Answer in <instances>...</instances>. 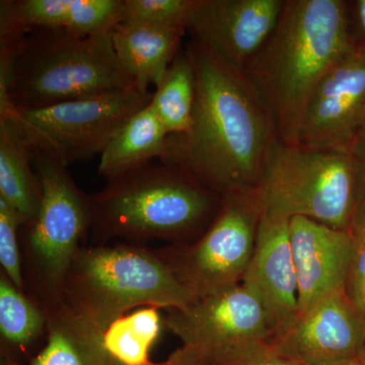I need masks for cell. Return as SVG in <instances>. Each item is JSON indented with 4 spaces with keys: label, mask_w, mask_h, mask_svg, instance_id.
Here are the masks:
<instances>
[{
    "label": "cell",
    "mask_w": 365,
    "mask_h": 365,
    "mask_svg": "<svg viewBox=\"0 0 365 365\" xmlns=\"http://www.w3.org/2000/svg\"><path fill=\"white\" fill-rule=\"evenodd\" d=\"M182 29L117 24L112 29L113 46L120 63L139 90L162 83L173 60L182 49Z\"/></svg>",
    "instance_id": "16"
},
{
    "label": "cell",
    "mask_w": 365,
    "mask_h": 365,
    "mask_svg": "<svg viewBox=\"0 0 365 365\" xmlns=\"http://www.w3.org/2000/svg\"><path fill=\"white\" fill-rule=\"evenodd\" d=\"M132 86L135 83L118 59L111 32L31 28L0 83V109H41Z\"/></svg>",
    "instance_id": "4"
},
{
    "label": "cell",
    "mask_w": 365,
    "mask_h": 365,
    "mask_svg": "<svg viewBox=\"0 0 365 365\" xmlns=\"http://www.w3.org/2000/svg\"><path fill=\"white\" fill-rule=\"evenodd\" d=\"M289 225V218L262 213L253 256L242 281L263 300L277 329L276 335L294 325L299 317Z\"/></svg>",
    "instance_id": "15"
},
{
    "label": "cell",
    "mask_w": 365,
    "mask_h": 365,
    "mask_svg": "<svg viewBox=\"0 0 365 365\" xmlns=\"http://www.w3.org/2000/svg\"><path fill=\"white\" fill-rule=\"evenodd\" d=\"M23 218L6 201L0 199V264L1 272L25 292L26 280L19 250V230L24 225Z\"/></svg>",
    "instance_id": "26"
},
{
    "label": "cell",
    "mask_w": 365,
    "mask_h": 365,
    "mask_svg": "<svg viewBox=\"0 0 365 365\" xmlns=\"http://www.w3.org/2000/svg\"><path fill=\"white\" fill-rule=\"evenodd\" d=\"M365 134V46L355 45L319 81L294 143L352 155Z\"/></svg>",
    "instance_id": "11"
},
{
    "label": "cell",
    "mask_w": 365,
    "mask_h": 365,
    "mask_svg": "<svg viewBox=\"0 0 365 365\" xmlns=\"http://www.w3.org/2000/svg\"><path fill=\"white\" fill-rule=\"evenodd\" d=\"M220 203L222 195L184 170L150 163L91 196V232L98 245L112 239L134 245L153 240L188 244L208 230Z\"/></svg>",
    "instance_id": "3"
},
{
    "label": "cell",
    "mask_w": 365,
    "mask_h": 365,
    "mask_svg": "<svg viewBox=\"0 0 365 365\" xmlns=\"http://www.w3.org/2000/svg\"><path fill=\"white\" fill-rule=\"evenodd\" d=\"M29 28L21 16L18 0L0 1V83L6 81L11 62Z\"/></svg>",
    "instance_id": "27"
},
{
    "label": "cell",
    "mask_w": 365,
    "mask_h": 365,
    "mask_svg": "<svg viewBox=\"0 0 365 365\" xmlns=\"http://www.w3.org/2000/svg\"><path fill=\"white\" fill-rule=\"evenodd\" d=\"M47 318L42 309L9 278L0 274V333L16 347H28L46 331Z\"/></svg>",
    "instance_id": "23"
},
{
    "label": "cell",
    "mask_w": 365,
    "mask_h": 365,
    "mask_svg": "<svg viewBox=\"0 0 365 365\" xmlns=\"http://www.w3.org/2000/svg\"><path fill=\"white\" fill-rule=\"evenodd\" d=\"M262 213L257 188L227 192L215 220L196 242L155 252L197 299L215 294L244 279Z\"/></svg>",
    "instance_id": "9"
},
{
    "label": "cell",
    "mask_w": 365,
    "mask_h": 365,
    "mask_svg": "<svg viewBox=\"0 0 365 365\" xmlns=\"http://www.w3.org/2000/svg\"><path fill=\"white\" fill-rule=\"evenodd\" d=\"M353 289H354V299H353L365 314V276L353 280Z\"/></svg>",
    "instance_id": "31"
},
{
    "label": "cell",
    "mask_w": 365,
    "mask_h": 365,
    "mask_svg": "<svg viewBox=\"0 0 365 365\" xmlns=\"http://www.w3.org/2000/svg\"><path fill=\"white\" fill-rule=\"evenodd\" d=\"M365 343V314L346 287L331 292L269 341L274 350L302 365H330L356 359Z\"/></svg>",
    "instance_id": "13"
},
{
    "label": "cell",
    "mask_w": 365,
    "mask_h": 365,
    "mask_svg": "<svg viewBox=\"0 0 365 365\" xmlns=\"http://www.w3.org/2000/svg\"><path fill=\"white\" fill-rule=\"evenodd\" d=\"M158 307H141L117 319L103 334L105 349L111 359L124 365H148V355L165 319Z\"/></svg>",
    "instance_id": "22"
},
{
    "label": "cell",
    "mask_w": 365,
    "mask_h": 365,
    "mask_svg": "<svg viewBox=\"0 0 365 365\" xmlns=\"http://www.w3.org/2000/svg\"><path fill=\"white\" fill-rule=\"evenodd\" d=\"M354 241L352 264L353 280L365 276V203L355 208L349 227Z\"/></svg>",
    "instance_id": "28"
},
{
    "label": "cell",
    "mask_w": 365,
    "mask_h": 365,
    "mask_svg": "<svg viewBox=\"0 0 365 365\" xmlns=\"http://www.w3.org/2000/svg\"><path fill=\"white\" fill-rule=\"evenodd\" d=\"M168 132L150 103L115 134L101 155L98 174L108 181L123 176L163 155Z\"/></svg>",
    "instance_id": "18"
},
{
    "label": "cell",
    "mask_w": 365,
    "mask_h": 365,
    "mask_svg": "<svg viewBox=\"0 0 365 365\" xmlns=\"http://www.w3.org/2000/svg\"><path fill=\"white\" fill-rule=\"evenodd\" d=\"M357 170L352 155L279 138L271 146L257 186L263 212L309 218L349 230Z\"/></svg>",
    "instance_id": "6"
},
{
    "label": "cell",
    "mask_w": 365,
    "mask_h": 365,
    "mask_svg": "<svg viewBox=\"0 0 365 365\" xmlns=\"http://www.w3.org/2000/svg\"><path fill=\"white\" fill-rule=\"evenodd\" d=\"M289 235L299 316L326 295L346 287L354 259V241L349 230L302 216L290 218Z\"/></svg>",
    "instance_id": "14"
},
{
    "label": "cell",
    "mask_w": 365,
    "mask_h": 365,
    "mask_svg": "<svg viewBox=\"0 0 365 365\" xmlns=\"http://www.w3.org/2000/svg\"><path fill=\"white\" fill-rule=\"evenodd\" d=\"M153 93L137 86L62 104L20 110L0 109L32 150L40 151L67 168L102 155L113 137Z\"/></svg>",
    "instance_id": "8"
},
{
    "label": "cell",
    "mask_w": 365,
    "mask_h": 365,
    "mask_svg": "<svg viewBox=\"0 0 365 365\" xmlns=\"http://www.w3.org/2000/svg\"><path fill=\"white\" fill-rule=\"evenodd\" d=\"M196 299L155 250L129 242L81 248L62 292V302L102 333L132 309H181Z\"/></svg>",
    "instance_id": "5"
},
{
    "label": "cell",
    "mask_w": 365,
    "mask_h": 365,
    "mask_svg": "<svg viewBox=\"0 0 365 365\" xmlns=\"http://www.w3.org/2000/svg\"><path fill=\"white\" fill-rule=\"evenodd\" d=\"M31 150V148H30ZM42 189L37 216L23 225L26 275L41 307L61 304L67 272L91 227V196L72 181L66 168L32 150Z\"/></svg>",
    "instance_id": "7"
},
{
    "label": "cell",
    "mask_w": 365,
    "mask_h": 365,
    "mask_svg": "<svg viewBox=\"0 0 365 365\" xmlns=\"http://www.w3.org/2000/svg\"><path fill=\"white\" fill-rule=\"evenodd\" d=\"M297 365H302L299 364H295ZM330 365H365L364 362L360 361L359 359H351L347 360H343V361L336 362V364H330Z\"/></svg>",
    "instance_id": "33"
},
{
    "label": "cell",
    "mask_w": 365,
    "mask_h": 365,
    "mask_svg": "<svg viewBox=\"0 0 365 365\" xmlns=\"http://www.w3.org/2000/svg\"><path fill=\"white\" fill-rule=\"evenodd\" d=\"M283 6L284 0H194L186 31L222 64L245 76Z\"/></svg>",
    "instance_id": "12"
},
{
    "label": "cell",
    "mask_w": 365,
    "mask_h": 365,
    "mask_svg": "<svg viewBox=\"0 0 365 365\" xmlns=\"http://www.w3.org/2000/svg\"><path fill=\"white\" fill-rule=\"evenodd\" d=\"M0 199L20 215L24 225L37 216L42 202L30 148L4 118H0Z\"/></svg>",
    "instance_id": "20"
},
{
    "label": "cell",
    "mask_w": 365,
    "mask_h": 365,
    "mask_svg": "<svg viewBox=\"0 0 365 365\" xmlns=\"http://www.w3.org/2000/svg\"><path fill=\"white\" fill-rule=\"evenodd\" d=\"M41 307L47 318V342L30 365H109L110 356L103 342L104 333L64 302Z\"/></svg>",
    "instance_id": "17"
},
{
    "label": "cell",
    "mask_w": 365,
    "mask_h": 365,
    "mask_svg": "<svg viewBox=\"0 0 365 365\" xmlns=\"http://www.w3.org/2000/svg\"><path fill=\"white\" fill-rule=\"evenodd\" d=\"M357 359L360 360V361L364 362L365 364V343L364 345V347L361 348V350H360L359 356H357Z\"/></svg>",
    "instance_id": "34"
},
{
    "label": "cell",
    "mask_w": 365,
    "mask_h": 365,
    "mask_svg": "<svg viewBox=\"0 0 365 365\" xmlns=\"http://www.w3.org/2000/svg\"><path fill=\"white\" fill-rule=\"evenodd\" d=\"M195 98V68L191 55L185 47L173 60L150 102L168 135L188 130Z\"/></svg>",
    "instance_id": "21"
},
{
    "label": "cell",
    "mask_w": 365,
    "mask_h": 365,
    "mask_svg": "<svg viewBox=\"0 0 365 365\" xmlns=\"http://www.w3.org/2000/svg\"><path fill=\"white\" fill-rule=\"evenodd\" d=\"M196 74L188 130L165 140L160 162L223 195L254 189L278 137L268 108L244 74L222 64L196 41L187 43Z\"/></svg>",
    "instance_id": "1"
},
{
    "label": "cell",
    "mask_w": 365,
    "mask_h": 365,
    "mask_svg": "<svg viewBox=\"0 0 365 365\" xmlns=\"http://www.w3.org/2000/svg\"><path fill=\"white\" fill-rule=\"evenodd\" d=\"M193 6L194 0H123L119 23L186 31Z\"/></svg>",
    "instance_id": "24"
},
{
    "label": "cell",
    "mask_w": 365,
    "mask_h": 365,
    "mask_svg": "<svg viewBox=\"0 0 365 365\" xmlns=\"http://www.w3.org/2000/svg\"><path fill=\"white\" fill-rule=\"evenodd\" d=\"M163 323L182 346L199 352L269 342L277 333L263 300L242 282L199 297L185 309H170Z\"/></svg>",
    "instance_id": "10"
},
{
    "label": "cell",
    "mask_w": 365,
    "mask_h": 365,
    "mask_svg": "<svg viewBox=\"0 0 365 365\" xmlns=\"http://www.w3.org/2000/svg\"><path fill=\"white\" fill-rule=\"evenodd\" d=\"M353 13H354L355 16H356L360 32H361L362 37H364V42L355 45L365 46V0H359V1L353 4Z\"/></svg>",
    "instance_id": "32"
},
{
    "label": "cell",
    "mask_w": 365,
    "mask_h": 365,
    "mask_svg": "<svg viewBox=\"0 0 365 365\" xmlns=\"http://www.w3.org/2000/svg\"><path fill=\"white\" fill-rule=\"evenodd\" d=\"M123 0H18L26 25L83 35L107 34L119 23Z\"/></svg>",
    "instance_id": "19"
},
{
    "label": "cell",
    "mask_w": 365,
    "mask_h": 365,
    "mask_svg": "<svg viewBox=\"0 0 365 365\" xmlns=\"http://www.w3.org/2000/svg\"><path fill=\"white\" fill-rule=\"evenodd\" d=\"M109 365H124L120 364V362L116 361L110 357V364ZM148 365H191L190 364L189 360L187 359V357L185 356L184 353H182L181 348L178 349L177 351L173 353L172 355L169 357V359L165 360V362H162V364H153V362H150V364Z\"/></svg>",
    "instance_id": "30"
},
{
    "label": "cell",
    "mask_w": 365,
    "mask_h": 365,
    "mask_svg": "<svg viewBox=\"0 0 365 365\" xmlns=\"http://www.w3.org/2000/svg\"><path fill=\"white\" fill-rule=\"evenodd\" d=\"M191 365H297L278 354L267 341H255L215 351L199 352L182 346Z\"/></svg>",
    "instance_id": "25"
},
{
    "label": "cell",
    "mask_w": 365,
    "mask_h": 365,
    "mask_svg": "<svg viewBox=\"0 0 365 365\" xmlns=\"http://www.w3.org/2000/svg\"><path fill=\"white\" fill-rule=\"evenodd\" d=\"M352 157L354 158L355 165H356L357 177L360 175L365 185V134Z\"/></svg>",
    "instance_id": "29"
},
{
    "label": "cell",
    "mask_w": 365,
    "mask_h": 365,
    "mask_svg": "<svg viewBox=\"0 0 365 365\" xmlns=\"http://www.w3.org/2000/svg\"><path fill=\"white\" fill-rule=\"evenodd\" d=\"M354 46L347 2L284 0L277 25L245 73L280 140L294 143L314 88Z\"/></svg>",
    "instance_id": "2"
}]
</instances>
